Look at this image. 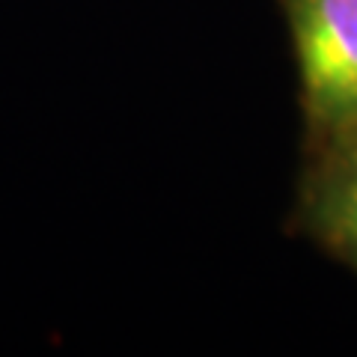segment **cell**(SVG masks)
Masks as SVG:
<instances>
[{"instance_id":"7a4b0ae2","label":"cell","mask_w":357,"mask_h":357,"mask_svg":"<svg viewBox=\"0 0 357 357\" xmlns=\"http://www.w3.org/2000/svg\"><path fill=\"white\" fill-rule=\"evenodd\" d=\"M340 227L342 232L354 241L357 248V182L349 185V191L342 197V206H340Z\"/></svg>"},{"instance_id":"6da1fadb","label":"cell","mask_w":357,"mask_h":357,"mask_svg":"<svg viewBox=\"0 0 357 357\" xmlns=\"http://www.w3.org/2000/svg\"><path fill=\"white\" fill-rule=\"evenodd\" d=\"M304 89L316 114L357 116V0H295Z\"/></svg>"},{"instance_id":"3957f363","label":"cell","mask_w":357,"mask_h":357,"mask_svg":"<svg viewBox=\"0 0 357 357\" xmlns=\"http://www.w3.org/2000/svg\"><path fill=\"white\" fill-rule=\"evenodd\" d=\"M354 182H357V155H354Z\"/></svg>"}]
</instances>
